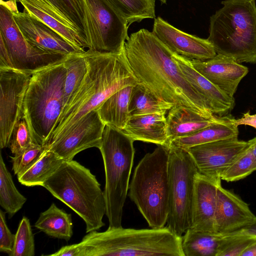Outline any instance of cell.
Wrapping results in <instances>:
<instances>
[{
	"label": "cell",
	"mask_w": 256,
	"mask_h": 256,
	"mask_svg": "<svg viewBox=\"0 0 256 256\" xmlns=\"http://www.w3.org/2000/svg\"><path fill=\"white\" fill-rule=\"evenodd\" d=\"M241 256H256V240L243 252Z\"/></svg>",
	"instance_id": "42"
},
{
	"label": "cell",
	"mask_w": 256,
	"mask_h": 256,
	"mask_svg": "<svg viewBox=\"0 0 256 256\" xmlns=\"http://www.w3.org/2000/svg\"><path fill=\"white\" fill-rule=\"evenodd\" d=\"M6 213L0 210V251L10 255L13 250L15 235L6 224Z\"/></svg>",
	"instance_id": "39"
},
{
	"label": "cell",
	"mask_w": 256,
	"mask_h": 256,
	"mask_svg": "<svg viewBox=\"0 0 256 256\" xmlns=\"http://www.w3.org/2000/svg\"><path fill=\"white\" fill-rule=\"evenodd\" d=\"M17 6L16 0H6ZM68 20L84 34L81 0H47Z\"/></svg>",
	"instance_id": "36"
},
{
	"label": "cell",
	"mask_w": 256,
	"mask_h": 256,
	"mask_svg": "<svg viewBox=\"0 0 256 256\" xmlns=\"http://www.w3.org/2000/svg\"><path fill=\"white\" fill-rule=\"evenodd\" d=\"M12 12L24 37L34 46L47 52L64 56L83 52L66 41L47 25L33 18L26 12L12 11Z\"/></svg>",
	"instance_id": "20"
},
{
	"label": "cell",
	"mask_w": 256,
	"mask_h": 256,
	"mask_svg": "<svg viewBox=\"0 0 256 256\" xmlns=\"http://www.w3.org/2000/svg\"><path fill=\"white\" fill-rule=\"evenodd\" d=\"M134 140L121 130L106 125L99 150L105 172L104 194L108 227H122L135 150Z\"/></svg>",
	"instance_id": "8"
},
{
	"label": "cell",
	"mask_w": 256,
	"mask_h": 256,
	"mask_svg": "<svg viewBox=\"0 0 256 256\" xmlns=\"http://www.w3.org/2000/svg\"><path fill=\"white\" fill-rule=\"evenodd\" d=\"M238 232L256 236V222L249 228L238 230Z\"/></svg>",
	"instance_id": "43"
},
{
	"label": "cell",
	"mask_w": 256,
	"mask_h": 256,
	"mask_svg": "<svg viewBox=\"0 0 256 256\" xmlns=\"http://www.w3.org/2000/svg\"><path fill=\"white\" fill-rule=\"evenodd\" d=\"M63 160L46 149L41 158L30 168L18 176V182L26 186H42L60 166Z\"/></svg>",
	"instance_id": "29"
},
{
	"label": "cell",
	"mask_w": 256,
	"mask_h": 256,
	"mask_svg": "<svg viewBox=\"0 0 256 256\" xmlns=\"http://www.w3.org/2000/svg\"><path fill=\"white\" fill-rule=\"evenodd\" d=\"M66 70L64 84V106L82 82L88 68L86 50L68 55L64 60Z\"/></svg>",
	"instance_id": "31"
},
{
	"label": "cell",
	"mask_w": 256,
	"mask_h": 256,
	"mask_svg": "<svg viewBox=\"0 0 256 256\" xmlns=\"http://www.w3.org/2000/svg\"><path fill=\"white\" fill-rule=\"evenodd\" d=\"M254 171H256V158L248 146L222 172L221 179L227 182L238 181Z\"/></svg>",
	"instance_id": "33"
},
{
	"label": "cell",
	"mask_w": 256,
	"mask_h": 256,
	"mask_svg": "<svg viewBox=\"0 0 256 256\" xmlns=\"http://www.w3.org/2000/svg\"><path fill=\"white\" fill-rule=\"evenodd\" d=\"M26 198L16 188L12 176L0 156V205L10 218L23 206Z\"/></svg>",
	"instance_id": "30"
},
{
	"label": "cell",
	"mask_w": 256,
	"mask_h": 256,
	"mask_svg": "<svg viewBox=\"0 0 256 256\" xmlns=\"http://www.w3.org/2000/svg\"><path fill=\"white\" fill-rule=\"evenodd\" d=\"M169 148V210L166 226L182 236L192 226L194 178L198 170L186 149Z\"/></svg>",
	"instance_id": "9"
},
{
	"label": "cell",
	"mask_w": 256,
	"mask_h": 256,
	"mask_svg": "<svg viewBox=\"0 0 256 256\" xmlns=\"http://www.w3.org/2000/svg\"><path fill=\"white\" fill-rule=\"evenodd\" d=\"M46 149L42 145L34 144L24 152L10 156L14 174L18 177L25 172L41 158Z\"/></svg>",
	"instance_id": "38"
},
{
	"label": "cell",
	"mask_w": 256,
	"mask_h": 256,
	"mask_svg": "<svg viewBox=\"0 0 256 256\" xmlns=\"http://www.w3.org/2000/svg\"><path fill=\"white\" fill-rule=\"evenodd\" d=\"M84 30L88 48L118 53L128 39V21L111 0H81Z\"/></svg>",
	"instance_id": "10"
},
{
	"label": "cell",
	"mask_w": 256,
	"mask_h": 256,
	"mask_svg": "<svg viewBox=\"0 0 256 256\" xmlns=\"http://www.w3.org/2000/svg\"><path fill=\"white\" fill-rule=\"evenodd\" d=\"M43 187L84 220L86 233L105 225L102 220L106 210L104 192L96 176L78 162L64 161Z\"/></svg>",
	"instance_id": "4"
},
{
	"label": "cell",
	"mask_w": 256,
	"mask_h": 256,
	"mask_svg": "<svg viewBox=\"0 0 256 256\" xmlns=\"http://www.w3.org/2000/svg\"><path fill=\"white\" fill-rule=\"evenodd\" d=\"M231 114L220 116L218 120L209 126L190 136L172 140L169 147L187 149L190 147L228 138L238 137V126Z\"/></svg>",
	"instance_id": "24"
},
{
	"label": "cell",
	"mask_w": 256,
	"mask_h": 256,
	"mask_svg": "<svg viewBox=\"0 0 256 256\" xmlns=\"http://www.w3.org/2000/svg\"><path fill=\"white\" fill-rule=\"evenodd\" d=\"M32 74L0 68V148L8 146L13 129L24 116L26 93Z\"/></svg>",
	"instance_id": "12"
},
{
	"label": "cell",
	"mask_w": 256,
	"mask_h": 256,
	"mask_svg": "<svg viewBox=\"0 0 256 256\" xmlns=\"http://www.w3.org/2000/svg\"><path fill=\"white\" fill-rule=\"evenodd\" d=\"M34 226L50 237L66 242L73 234L71 214L58 208L54 203L40 214Z\"/></svg>",
	"instance_id": "26"
},
{
	"label": "cell",
	"mask_w": 256,
	"mask_h": 256,
	"mask_svg": "<svg viewBox=\"0 0 256 256\" xmlns=\"http://www.w3.org/2000/svg\"><path fill=\"white\" fill-rule=\"evenodd\" d=\"M34 236L29 219L22 216L15 234L13 250L10 256H34Z\"/></svg>",
	"instance_id": "34"
},
{
	"label": "cell",
	"mask_w": 256,
	"mask_h": 256,
	"mask_svg": "<svg viewBox=\"0 0 256 256\" xmlns=\"http://www.w3.org/2000/svg\"><path fill=\"white\" fill-rule=\"evenodd\" d=\"M248 146L256 158V136L248 141Z\"/></svg>",
	"instance_id": "44"
},
{
	"label": "cell",
	"mask_w": 256,
	"mask_h": 256,
	"mask_svg": "<svg viewBox=\"0 0 256 256\" xmlns=\"http://www.w3.org/2000/svg\"><path fill=\"white\" fill-rule=\"evenodd\" d=\"M0 4V68H10L32 74L55 64L68 56L47 52L24 37L6 1Z\"/></svg>",
	"instance_id": "11"
},
{
	"label": "cell",
	"mask_w": 256,
	"mask_h": 256,
	"mask_svg": "<svg viewBox=\"0 0 256 256\" xmlns=\"http://www.w3.org/2000/svg\"><path fill=\"white\" fill-rule=\"evenodd\" d=\"M81 242L85 256H184L182 236L166 226L135 229L108 227L93 230Z\"/></svg>",
	"instance_id": "3"
},
{
	"label": "cell",
	"mask_w": 256,
	"mask_h": 256,
	"mask_svg": "<svg viewBox=\"0 0 256 256\" xmlns=\"http://www.w3.org/2000/svg\"><path fill=\"white\" fill-rule=\"evenodd\" d=\"M256 236L236 232L222 236L217 256H241Z\"/></svg>",
	"instance_id": "35"
},
{
	"label": "cell",
	"mask_w": 256,
	"mask_h": 256,
	"mask_svg": "<svg viewBox=\"0 0 256 256\" xmlns=\"http://www.w3.org/2000/svg\"><path fill=\"white\" fill-rule=\"evenodd\" d=\"M190 61L196 71L230 97H234L240 82L248 72L247 67L220 54L205 60Z\"/></svg>",
	"instance_id": "17"
},
{
	"label": "cell",
	"mask_w": 256,
	"mask_h": 256,
	"mask_svg": "<svg viewBox=\"0 0 256 256\" xmlns=\"http://www.w3.org/2000/svg\"><path fill=\"white\" fill-rule=\"evenodd\" d=\"M134 86L116 92L96 110L106 125L121 130L124 128L131 118L128 106Z\"/></svg>",
	"instance_id": "25"
},
{
	"label": "cell",
	"mask_w": 256,
	"mask_h": 256,
	"mask_svg": "<svg viewBox=\"0 0 256 256\" xmlns=\"http://www.w3.org/2000/svg\"><path fill=\"white\" fill-rule=\"evenodd\" d=\"M162 4H166V0H159Z\"/></svg>",
	"instance_id": "45"
},
{
	"label": "cell",
	"mask_w": 256,
	"mask_h": 256,
	"mask_svg": "<svg viewBox=\"0 0 256 256\" xmlns=\"http://www.w3.org/2000/svg\"><path fill=\"white\" fill-rule=\"evenodd\" d=\"M130 66L140 82L162 100L191 108L208 116L212 114L203 96L186 80L174 52L152 32L142 28L124 44Z\"/></svg>",
	"instance_id": "1"
},
{
	"label": "cell",
	"mask_w": 256,
	"mask_h": 256,
	"mask_svg": "<svg viewBox=\"0 0 256 256\" xmlns=\"http://www.w3.org/2000/svg\"><path fill=\"white\" fill-rule=\"evenodd\" d=\"M165 112L132 116L122 130L134 141L169 147Z\"/></svg>",
	"instance_id": "22"
},
{
	"label": "cell",
	"mask_w": 256,
	"mask_h": 256,
	"mask_svg": "<svg viewBox=\"0 0 256 256\" xmlns=\"http://www.w3.org/2000/svg\"><path fill=\"white\" fill-rule=\"evenodd\" d=\"M24 10L47 25L71 45L84 52L88 44L84 34L47 0H16Z\"/></svg>",
	"instance_id": "18"
},
{
	"label": "cell",
	"mask_w": 256,
	"mask_h": 256,
	"mask_svg": "<svg viewBox=\"0 0 256 256\" xmlns=\"http://www.w3.org/2000/svg\"><path fill=\"white\" fill-rule=\"evenodd\" d=\"M34 144H38L31 132L29 125L24 116L15 125L8 146L11 152L18 154Z\"/></svg>",
	"instance_id": "37"
},
{
	"label": "cell",
	"mask_w": 256,
	"mask_h": 256,
	"mask_svg": "<svg viewBox=\"0 0 256 256\" xmlns=\"http://www.w3.org/2000/svg\"><path fill=\"white\" fill-rule=\"evenodd\" d=\"M222 235L189 228L182 236L184 256H217Z\"/></svg>",
	"instance_id": "27"
},
{
	"label": "cell",
	"mask_w": 256,
	"mask_h": 256,
	"mask_svg": "<svg viewBox=\"0 0 256 256\" xmlns=\"http://www.w3.org/2000/svg\"><path fill=\"white\" fill-rule=\"evenodd\" d=\"M256 0H224L210 17L207 38L217 54L256 64Z\"/></svg>",
	"instance_id": "5"
},
{
	"label": "cell",
	"mask_w": 256,
	"mask_h": 256,
	"mask_svg": "<svg viewBox=\"0 0 256 256\" xmlns=\"http://www.w3.org/2000/svg\"><path fill=\"white\" fill-rule=\"evenodd\" d=\"M64 60L34 72L25 95L24 116L36 142L46 148L64 106Z\"/></svg>",
	"instance_id": "6"
},
{
	"label": "cell",
	"mask_w": 256,
	"mask_h": 256,
	"mask_svg": "<svg viewBox=\"0 0 256 256\" xmlns=\"http://www.w3.org/2000/svg\"><path fill=\"white\" fill-rule=\"evenodd\" d=\"M44 256H85L84 250L82 242L62 246L54 254Z\"/></svg>",
	"instance_id": "40"
},
{
	"label": "cell",
	"mask_w": 256,
	"mask_h": 256,
	"mask_svg": "<svg viewBox=\"0 0 256 256\" xmlns=\"http://www.w3.org/2000/svg\"><path fill=\"white\" fill-rule=\"evenodd\" d=\"M256 222V216L247 203L220 184L217 191L214 230L220 235L249 228Z\"/></svg>",
	"instance_id": "16"
},
{
	"label": "cell",
	"mask_w": 256,
	"mask_h": 256,
	"mask_svg": "<svg viewBox=\"0 0 256 256\" xmlns=\"http://www.w3.org/2000/svg\"><path fill=\"white\" fill-rule=\"evenodd\" d=\"M174 105L160 99L145 86L138 82L133 86L129 102L132 116L168 112Z\"/></svg>",
	"instance_id": "28"
},
{
	"label": "cell",
	"mask_w": 256,
	"mask_h": 256,
	"mask_svg": "<svg viewBox=\"0 0 256 256\" xmlns=\"http://www.w3.org/2000/svg\"><path fill=\"white\" fill-rule=\"evenodd\" d=\"M130 26L144 19L155 18V0H111Z\"/></svg>",
	"instance_id": "32"
},
{
	"label": "cell",
	"mask_w": 256,
	"mask_h": 256,
	"mask_svg": "<svg viewBox=\"0 0 256 256\" xmlns=\"http://www.w3.org/2000/svg\"><path fill=\"white\" fill-rule=\"evenodd\" d=\"M105 126L97 110H92L67 132L52 141L46 148L64 161L72 160L84 150L91 148H99Z\"/></svg>",
	"instance_id": "13"
},
{
	"label": "cell",
	"mask_w": 256,
	"mask_h": 256,
	"mask_svg": "<svg viewBox=\"0 0 256 256\" xmlns=\"http://www.w3.org/2000/svg\"><path fill=\"white\" fill-rule=\"evenodd\" d=\"M169 147L158 145L135 168L128 196L151 228L166 224L169 210Z\"/></svg>",
	"instance_id": "7"
},
{
	"label": "cell",
	"mask_w": 256,
	"mask_h": 256,
	"mask_svg": "<svg viewBox=\"0 0 256 256\" xmlns=\"http://www.w3.org/2000/svg\"><path fill=\"white\" fill-rule=\"evenodd\" d=\"M219 116L210 118L191 108L174 106L166 116L169 146L172 140L190 136L216 122Z\"/></svg>",
	"instance_id": "23"
},
{
	"label": "cell",
	"mask_w": 256,
	"mask_h": 256,
	"mask_svg": "<svg viewBox=\"0 0 256 256\" xmlns=\"http://www.w3.org/2000/svg\"><path fill=\"white\" fill-rule=\"evenodd\" d=\"M152 32L172 52L190 60H205L217 54L208 39L184 32L160 16L154 18Z\"/></svg>",
	"instance_id": "15"
},
{
	"label": "cell",
	"mask_w": 256,
	"mask_h": 256,
	"mask_svg": "<svg viewBox=\"0 0 256 256\" xmlns=\"http://www.w3.org/2000/svg\"><path fill=\"white\" fill-rule=\"evenodd\" d=\"M86 54L87 72L64 108L50 142L67 132L87 113L96 110L114 93L138 82L124 46L118 53H100L88 49Z\"/></svg>",
	"instance_id": "2"
},
{
	"label": "cell",
	"mask_w": 256,
	"mask_h": 256,
	"mask_svg": "<svg viewBox=\"0 0 256 256\" xmlns=\"http://www.w3.org/2000/svg\"><path fill=\"white\" fill-rule=\"evenodd\" d=\"M248 146V142L234 137L194 146L186 150L200 173L210 178L221 179L222 172Z\"/></svg>",
	"instance_id": "14"
},
{
	"label": "cell",
	"mask_w": 256,
	"mask_h": 256,
	"mask_svg": "<svg viewBox=\"0 0 256 256\" xmlns=\"http://www.w3.org/2000/svg\"><path fill=\"white\" fill-rule=\"evenodd\" d=\"M221 181V179L210 178L199 172L196 174L192 224L190 228L197 231L216 234L214 216L217 191Z\"/></svg>",
	"instance_id": "19"
},
{
	"label": "cell",
	"mask_w": 256,
	"mask_h": 256,
	"mask_svg": "<svg viewBox=\"0 0 256 256\" xmlns=\"http://www.w3.org/2000/svg\"><path fill=\"white\" fill-rule=\"evenodd\" d=\"M173 56L184 77L203 96L212 114L218 116L230 114L235 105L234 98L196 71L190 60L174 52Z\"/></svg>",
	"instance_id": "21"
},
{
	"label": "cell",
	"mask_w": 256,
	"mask_h": 256,
	"mask_svg": "<svg viewBox=\"0 0 256 256\" xmlns=\"http://www.w3.org/2000/svg\"><path fill=\"white\" fill-rule=\"evenodd\" d=\"M237 126L240 125L248 126L256 129V114H250V111L243 114L240 118L236 120Z\"/></svg>",
	"instance_id": "41"
}]
</instances>
